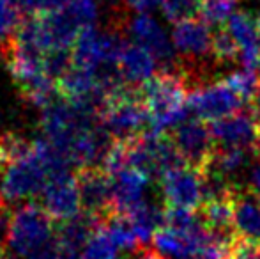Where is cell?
<instances>
[{
	"label": "cell",
	"instance_id": "6da1fadb",
	"mask_svg": "<svg viewBox=\"0 0 260 259\" xmlns=\"http://www.w3.org/2000/svg\"><path fill=\"white\" fill-rule=\"evenodd\" d=\"M149 112V131L167 133L189 118L188 87L179 73H156L140 89Z\"/></svg>",
	"mask_w": 260,
	"mask_h": 259
},
{
	"label": "cell",
	"instance_id": "7a4b0ae2",
	"mask_svg": "<svg viewBox=\"0 0 260 259\" xmlns=\"http://www.w3.org/2000/svg\"><path fill=\"white\" fill-rule=\"evenodd\" d=\"M100 121L113 140H131L149 128V112L140 89L124 85L105 101Z\"/></svg>",
	"mask_w": 260,
	"mask_h": 259
},
{
	"label": "cell",
	"instance_id": "3957f363",
	"mask_svg": "<svg viewBox=\"0 0 260 259\" xmlns=\"http://www.w3.org/2000/svg\"><path fill=\"white\" fill-rule=\"evenodd\" d=\"M55 240L53 218L41 204L28 203L11 211L7 247L14 256L27 259Z\"/></svg>",
	"mask_w": 260,
	"mask_h": 259
},
{
	"label": "cell",
	"instance_id": "277c9868",
	"mask_svg": "<svg viewBox=\"0 0 260 259\" xmlns=\"http://www.w3.org/2000/svg\"><path fill=\"white\" fill-rule=\"evenodd\" d=\"M48 167L41 155L36 151L32 142L30 151L7 162V167L0 176V194L4 200L9 203L32 199L36 195H41L45 185L48 183Z\"/></svg>",
	"mask_w": 260,
	"mask_h": 259
},
{
	"label": "cell",
	"instance_id": "5b68a950",
	"mask_svg": "<svg viewBox=\"0 0 260 259\" xmlns=\"http://www.w3.org/2000/svg\"><path fill=\"white\" fill-rule=\"evenodd\" d=\"M124 43V36L117 31H100L96 25L87 27L78 34L71 48L73 64L98 73L119 69L117 61Z\"/></svg>",
	"mask_w": 260,
	"mask_h": 259
},
{
	"label": "cell",
	"instance_id": "8992f818",
	"mask_svg": "<svg viewBox=\"0 0 260 259\" xmlns=\"http://www.w3.org/2000/svg\"><path fill=\"white\" fill-rule=\"evenodd\" d=\"M172 31V43L175 46L177 57L184 59L186 66L179 71L186 83L197 82L199 69L206 68L209 57H212V32L209 23L199 18H186L174 23ZM214 59V57H212Z\"/></svg>",
	"mask_w": 260,
	"mask_h": 259
},
{
	"label": "cell",
	"instance_id": "52a82bcc",
	"mask_svg": "<svg viewBox=\"0 0 260 259\" xmlns=\"http://www.w3.org/2000/svg\"><path fill=\"white\" fill-rule=\"evenodd\" d=\"M246 101L226 80L214 83H202L188 93V110L193 118L202 121H216L241 110Z\"/></svg>",
	"mask_w": 260,
	"mask_h": 259
},
{
	"label": "cell",
	"instance_id": "ba28073f",
	"mask_svg": "<svg viewBox=\"0 0 260 259\" xmlns=\"http://www.w3.org/2000/svg\"><path fill=\"white\" fill-rule=\"evenodd\" d=\"M127 34L133 43L140 45L154 57L163 71L179 73V57L175 46L159 20H156L149 13H137L127 23Z\"/></svg>",
	"mask_w": 260,
	"mask_h": 259
},
{
	"label": "cell",
	"instance_id": "9c48e42d",
	"mask_svg": "<svg viewBox=\"0 0 260 259\" xmlns=\"http://www.w3.org/2000/svg\"><path fill=\"white\" fill-rule=\"evenodd\" d=\"M165 206L197 210L204 203V174L200 169L181 163L159 176Z\"/></svg>",
	"mask_w": 260,
	"mask_h": 259
},
{
	"label": "cell",
	"instance_id": "30bf717a",
	"mask_svg": "<svg viewBox=\"0 0 260 259\" xmlns=\"http://www.w3.org/2000/svg\"><path fill=\"white\" fill-rule=\"evenodd\" d=\"M172 142L186 163L202 170L216 151L211 126L199 118H186L172 130Z\"/></svg>",
	"mask_w": 260,
	"mask_h": 259
},
{
	"label": "cell",
	"instance_id": "8fae6325",
	"mask_svg": "<svg viewBox=\"0 0 260 259\" xmlns=\"http://www.w3.org/2000/svg\"><path fill=\"white\" fill-rule=\"evenodd\" d=\"M211 133L218 148L251 149L260 158V125L251 112H234L211 123Z\"/></svg>",
	"mask_w": 260,
	"mask_h": 259
},
{
	"label": "cell",
	"instance_id": "7c38bea8",
	"mask_svg": "<svg viewBox=\"0 0 260 259\" xmlns=\"http://www.w3.org/2000/svg\"><path fill=\"white\" fill-rule=\"evenodd\" d=\"M41 206L48 211L53 220L64 222L82 213V199H80L76 174L73 170L58 172L48 178L41 192Z\"/></svg>",
	"mask_w": 260,
	"mask_h": 259
},
{
	"label": "cell",
	"instance_id": "4fadbf2b",
	"mask_svg": "<svg viewBox=\"0 0 260 259\" xmlns=\"http://www.w3.org/2000/svg\"><path fill=\"white\" fill-rule=\"evenodd\" d=\"M212 238L214 236L207 231L206 225L195 229H174L163 225L152 238V245L161 257L182 259L199 256Z\"/></svg>",
	"mask_w": 260,
	"mask_h": 259
},
{
	"label": "cell",
	"instance_id": "5bb4252c",
	"mask_svg": "<svg viewBox=\"0 0 260 259\" xmlns=\"http://www.w3.org/2000/svg\"><path fill=\"white\" fill-rule=\"evenodd\" d=\"M82 211L103 220L112 215V181L101 167H85L76 170Z\"/></svg>",
	"mask_w": 260,
	"mask_h": 259
},
{
	"label": "cell",
	"instance_id": "9a60e30c",
	"mask_svg": "<svg viewBox=\"0 0 260 259\" xmlns=\"http://www.w3.org/2000/svg\"><path fill=\"white\" fill-rule=\"evenodd\" d=\"M112 181V213L113 215H129L140 204L147 200L151 176L133 167L119 170L110 176Z\"/></svg>",
	"mask_w": 260,
	"mask_h": 259
},
{
	"label": "cell",
	"instance_id": "2e32d148",
	"mask_svg": "<svg viewBox=\"0 0 260 259\" xmlns=\"http://www.w3.org/2000/svg\"><path fill=\"white\" fill-rule=\"evenodd\" d=\"M226 31L237 46V63L246 69L260 68V34L257 21L248 13H234L226 21Z\"/></svg>",
	"mask_w": 260,
	"mask_h": 259
},
{
	"label": "cell",
	"instance_id": "e0dca14e",
	"mask_svg": "<svg viewBox=\"0 0 260 259\" xmlns=\"http://www.w3.org/2000/svg\"><path fill=\"white\" fill-rule=\"evenodd\" d=\"M157 61L145 48L133 41H126L120 50L117 68L122 80L131 87L144 85L157 73Z\"/></svg>",
	"mask_w": 260,
	"mask_h": 259
},
{
	"label": "cell",
	"instance_id": "ac0fdd59",
	"mask_svg": "<svg viewBox=\"0 0 260 259\" xmlns=\"http://www.w3.org/2000/svg\"><path fill=\"white\" fill-rule=\"evenodd\" d=\"M234 229L239 238L260 243V197L237 187L232 194Z\"/></svg>",
	"mask_w": 260,
	"mask_h": 259
},
{
	"label": "cell",
	"instance_id": "d6986e66",
	"mask_svg": "<svg viewBox=\"0 0 260 259\" xmlns=\"http://www.w3.org/2000/svg\"><path fill=\"white\" fill-rule=\"evenodd\" d=\"M100 224H101L100 218L82 211L76 217L60 222V227L55 231V242L62 249L68 250V252L80 256V250L83 249L87 240L90 238V235L96 231Z\"/></svg>",
	"mask_w": 260,
	"mask_h": 259
},
{
	"label": "cell",
	"instance_id": "ffe728a7",
	"mask_svg": "<svg viewBox=\"0 0 260 259\" xmlns=\"http://www.w3.org/2000/svg\"><path fill=\"white\" fill-rule=\"evenodd\" d=\"M126 217L133 227L140 247H145L152 242L154 235L165 225V208H159L156 203H151L147 199Z\"/></svg>",
	"mask_w": 260,
	"mask_h": 259
},
{
	"label": "cell",
	"instance_id": "44dd1931",
	"mask_svg": "<svg viewBox=\"0 0 260 259\" xmlns=\"http://www.w3.org/2000/svg\"><path fill=\"white\" fill-rule=\"evenodd\" d=\"M255 156H258V155L255 151H251V149L218 148L214 151V155H212L211 162H209L204 169L214 170V172H218L219 176L226 178V180L234 183V178L239 176L243 170H246L248 167H250L251 158H255Z\"/></svg>",
	"mask_w": 260,
	"mask_h": 259
},
{
	"label": "cell",
	"instance_id": "7402d4cb",
	"mask_svg": "<svg viewBox=\"0 0 260 259\" xmlns=\"http://www.w3.org/2000/svg\"><path fill=\"white\" fill-rule=\"evenodd\" d=\"M120 249L117 243L110 238L103 225H98L96 231L90 235L83 249L80 250L78 259H119Z\"/></svg>",
	"mask_w": 260,
	"mask_h": 259
},
{
	"label": "cell",
	"instance_id": "603a6c76",
	"mask_svg": "<svg viewBox=\"0 0 260 259\" xmlns=\"http://www.w3.org/2000/svg\"><path fill=\"white\" fill-rule=\"evenodd\" d=\"M237 0H200L199 13L209 25H223L230 20Z\"/></svg>",
	"mask_w": 260,
	"mask_h": 259
},
{
	"label": "cell",
	"instance_id": "cb8c5ba5",
	"mask_svg": "<svg viewBox=\"0 0 260 259\" xmlns=\"http://www.w3.org/2000/svg\"><path fill=\"white\" fill-rule=\"evenodd\" d=\"M226 82L241 94L244 101H250L251 98L257 94V91L260 89V76H258V69H239V71H234L226 76Z\"/></svg>",
	"mask_w": 260,
	"mask_h": 259
},
{
	"label": "cell",
	"instance_id": "d4e9b609",
	"mask_svg": "<svg viewBox=\"0 0 260 259\" xmlns=\"http://www.w3.org/2000/svg\"><path fill=\"white\" fill-rule=\"evenodd\" d=\"M21 20V11L13 0H0V41H9L16 34Z\"/></svg>",
	"mask_w": 260,
	"mask_h": 259
},
{
	"label": "cell",
	"instance_id": "484cf974",
	"mask_svg": "<svg viewBox=\"0 0 260 259\" xmlns=\"http://www.w3.org/2000/svg\"><path fill=\"white\" fill-rule=\"evenodd\" d=\"M200 0H163L159 6L165 20L177 23L186 18H193L199 13Z\"/></svg>",
	"mask_w": 260,
	"mask_h": 259
},
{
	"label": "cell",
	"instance_id": "4316f807",
	"mask_svg": "<svg viewBox=\"0 0 260 259\" xmlns=\"http://www.w3.org/2000/svg\"><path fill=\"white\" fill-rule=\"evenodd\" d=\"M237 46L234 41L232 34H230L226 28L216 32L214 38H212V57H214L216 63H234L237 61Z\"/></svg>",
	"mask_w": 260,
	"mask_h": 259
},
{
	"label": "cell",
	"instance_id": "83f0119b",
	"mask_svg": "<svg viewBox=\"0 0 260 259\" xmlns=\"http://www.w3.org/2000/svg\"><path fill=\"white\" fill-rule=\"evenodd\" d=\"M226 259H260V243L236 236L226 247Z\"/></svg>",
	"mask_w": 260,
	"mask_h": 259
},
{
	"label": "cell",
	"instance_id": "f1b7e54d",
	"mask_svg": "<svg viewBox=\"0 0 260 259\" xmlns=\"http://www.w3.org/2000/svg\"><path fill=\"white\" fill-rule=\"evenodd\" d=\"M27 259H78V256L68 252L66 249H62V247L53 240L48 247H45V249H41L39 252L28 256Z\"/></svg>",
	"mask_w": 260,
	"mask_h": 259
},
{
	"label": "cell",
	"instance_id": "f546056e",
	"mask_svg": "<svg viewBox=\"0 0 260 259\" xmlns=\"http://www.w3.org/2000/svg\"><path fill=\"white\" fill-rule=\"evenodd\" d=\"M122 2L126 4L127 9L135 11V13H149V11L159 7L163 0H122Z\"/></svg>",
	"mask_w": 260,
	"mask_h": 259
},
{
	"label": "cell",
	"instance_id": "4dcf8cb0",
	"mask_svg": "<svg viewBox=\"0 0 260 259\" xmlns=\"http://www.w3.org/2000/svg\"><path fill=\"white\" fill-rule=\"evenodd\" d=\"M9 224H11V213L4 208L0 211V247L7 245V235H9Z\"/></svg>",
	"mask_w": 260,
	"mask_h": 259
},
{
	"label": "cell",
	"instance_id": "1f68e13d",
	"mask_svg": "<svg viewBox=\"0 0 260 259\" xmlns=\"http://www.w3.org/2000/svg\"><path fill=\"white\" fill-rule=\"evenodd\" d=\"M248 188H250L253 194H257L260 197V163L251 167V170H250V185H248Z\"/></svg>",
	"mask_w": 260,
	"mask_h": 259
},
{
	"label": "cell",
	"instance_id": "d6a6232c",
	"mask_svg": "<svg viewBox=\"0 0 260 259\" xmlns=\"http://www.w3.org/2000/svg\"><path fill=\"white\" fill-rule=\"evenodd\" d=\"M250 103H251V114L255 116V119H257L258 125H260V89L257 91V94L250 100Z\"/></svg>",
	"mask_w": 260,
	"mask_h": 259
},
{
	"label": "cell",
	"instance_id": "836d02e7",
	"mask_svg": "<svg viewBox=\"0 0 260 259\" xmlns=\"http://www.w3.org/2000/svg\"><path fill=\"white\" fill-rule=\"evenodd\" d=\"M138 259H165V257H161L156 250H154V252H151V250H144V252L138 256Z\"/></svg>",
	"mask_w": 260,
	"mask_h": 259
},
{
	"label": "cell",
	"instance_id": "e575fe53",
	"mask_svg": "<svg viewBox=\"0 0 260 259\" xmlns=\"http://www.w3.org/2000/svg\"><path fill=\"white\" fill-rule=\"evenodd\" d=\"M7 162H9V158H7L6 151H4L2 144H0V170H2V167H4V165H7Z\"/></svg>",
	"mask_w": 260,
	"mask_h": 259
},
{
	"label": "cell",
	"instance_id": "d590c367",
	"mask_svg": "<svg viewBox=\"0 0 260 259\" xmlns=\"http://www.w3.org/2000/svg\"><path fill=\"white\" fill-rule=\"evenodd\" d=\"M4 210V197H2V194H0V211Z\"/></svg>",
	"mask_w": 260,
	"mask_h": 259
},
{
	"label": "cell",
	"instance_id": "8d00e7d4",
	"mask_svg": "<svg viewBox=\"0 0 260 259\" xmlns=\"http://www.w3.org/2000/svg\"><path fill=\"white\" fill-rule=\"evenodd\" d=\"M182 259H200L199 256H191V257H182Z\"/></svg>",
	"mask_w": 260,
	"mask_h": 259
},
{
	"label": "cell",
	"instance_id": "74e56055",
	"mask_svg": "<svg viewBox=\"0 0 260 259\" xmlns=\"http://www.w3.org/2000/svg\"><path fill=\"white\" fill-rule=\"evenodd\" d=\"M257 27H258V34H260V16H258V20H257Z\"/></svg>",
	"mask_w": 260,
	"mask_h": 259
},
{
	"label": "cell",
	"instance_id": "f35d334b",
	"mask_svg": "<svg viewBox=\"0 0 260 259\" xmlns=\"http://www.w3.org/2000/svg\"><path fill=\"white\" fill-rule=\"evenodd\" d=\"M11 259H13V257H11Z\"/></svg>",
	"mask_w": 260,
	"mask_h": 259
}]
</instances>
